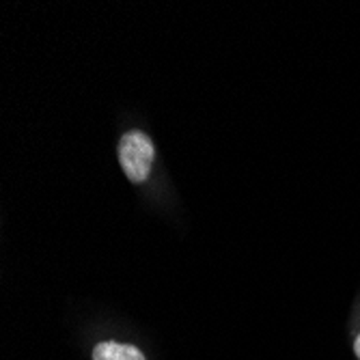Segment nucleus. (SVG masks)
I'll return each mask as SVG.
<instances>
[{
	"instance_id": "nucleus-1",
	"label": "nucleus",
	"mask_w": 360,
	"mask_h": 360,
	"mask_svg": "<svg viewBox=\"0 0 360 360\" xmlns=\"http://www.w3.org/2000/svg\"><path fill=\"white\" fill-rule=\"evenodd\" d=\"M119 162L129 181L141 184L151 173L153 143L145 132H127L119 141Z\"/></svg>"
},
{
	"instance_id": "nucleus-2",
	"label": "nucleus",
	"mask_w": 360,
	"mask_h": 360,
	"mask_svg": "<svg viewBox=\"0 0 360 360\" xmlns=\"http://www.w3.org/2000/svg\"><path fill=\"white\" fill-rule=\"evenodd\" d=\"M93 360H145V356L132 345L104 341L93 349Z\"/></svg>"
},
{
	"instance_id": "nucleus-3",
	"label": "nucleus",
	"mask_w": 360,
	"mask_h": 360,
	"mask_svg": "<svg viewBox=\"0 0 360 360\" xmlns=\"http://www.w3.org/2000/svg\"><path fill=\"white\" fill-rule=\"evenodd\" d=\"M354 354L360 358V337H358V339H356V343H354Z\"/></svg>"
}]
</instances>
